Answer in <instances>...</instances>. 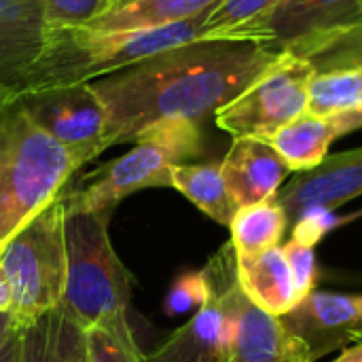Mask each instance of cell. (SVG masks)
I'll use <instances>...</instances> for the list:
<instances>
[{
  "instance_id": "1",
  "label": "cell",
  "mask_w": 362,
  "mask_h": 362,
  "mask_svg": "<svg viewBox=\"0 0 362 362\" xmlns=\"http://www.w3.org/2000/svg\"><path fill=\"white\" fill-rule=\"evenodd\" d=\"M276 57L255 40H193L89 81L108 115L106 148L134 142L161 119L214 117Z\"/></svg>"
},
{
  "instance_id": "2",
  "label": "cell",
  "mask_w": 362,
  "mask_h": 362,
  "mask_svg": "<svg viewBox=\"0 0 362 362\" xmlns=\"http://www.w3.org/2000/svg\"><path fill=\"white\" fill-rule=\"evenodd\" d=\"M83 163L25 112L19 93L0 89V248L59 199Z\"/></svg>"
},
{
  "instance_id": "3",
  "label": "cell",
  "mask_w": 362,
  "mask_h": 362,
  "mask_svg": "<svg viewBox=\"0 0 362 362\" xmlns=\"http://www.w3.org/2000/svg\"><path fill=\"white\" fill-rule=\"evenodd\" d=\"M108 214L66 212L64 308L85 331L102 329L138 348L127 322L132 276L108 238Z\"/></svg>"
},
{
  "instance_id": "4",
  "label": "cell",
  "mask_w": 362,
  "mask_h": 362,
  "mask_svg": "<svg viewBox=\"0 0 362 362\" xmlns=\"http://www.w3.org/2000/svg\"><path fill=\"white\" fill-rule=\"evenodd\" d=\"M206 17L199 15L159 28L117 32L89 28L49 30L45 49L28 70L17 93L51 85L89 83L159 51L202 40Z\"/></svg>"
},
{
  "instance_id": "5",
  "label": "cell",
  "mask_w": 362,
  "mask_h": 362,
  "mask_svg": "<svg viewBox=\"0 0 362 362\" xmlns=\"http://www.w3.org/2000/svg\"><path fill=\"white\" fill-rule=\"evenodd\" d=\"M64 195L28 221L0 248V269L17 325L30 322L62 303L66 286Z\"/></svg>"
},
{
  "instance_id": "6",
  "label": "cell",
  "mask_w": 362,
  "mask_h": 362,
  "mask_svg": "<svg viewBox=\"0 0 362 362\" xmlns=\"http://www.w3.org/2000/svg\"><path fill=\"white\" fill-rule=\"evenodd\" d=\"M314 74L308 59L291 51L278 53L235 100L214 115L216 125L233 138L269 140L280 127L308 112V85Z\"/></svg>"
},
{
  "instance_id": "7",
  "label": "cell",
  "mask_w": 362,
  "mask_h": 362,
  "mask_svg": "<svg viewBox=\"0 0 362 362\" xmlns=\"http://www.w3.org/2000/svg\"><path fill=\"white\" fill-rule=\"evenodd\" d=\"M214 288L231 305L235 329L227 362H314L310 346L293 335L284 322L257 308L242 291L233 244H227L206 267Z\"/></svg>"
},
{
  "instance_id": "8",
  "label": "cell",
  "mask_w": 362,
  "mask_h": 362,
  "mask_svg": "<svg viewBox=\"0 0 362 362\" xmlns=\"http://www.w3.org/2000/svg\"><path fill=\"white\" fill-rule=\"evenodd\" d=\"M19 98L30 119L83 165L106 151L108 115L89 83L40 87Z\"/></svg>"
},
{
  "instance_id": "9",
  "label": "cell",
  "mask_w": 362,
  "mask_h": 362,
  "mask_svg": "<svg viewBox=\"0 0 362 362\" xmlns=\"http://www.w3.org/2000/svg\"><path fill=\"white\" fill-rule=\"evenodd\" d=\"M178 163V157L165 146L153 140H136L132 151L87 174L78 187H68L66 212L110 216L125 197L142 189L172 187V168Z\"/></svg>"
},
{
  "instance_id": "10",
  "label": "cell",
  "mask_w": 362,
  "mask_h": 362,
  "mask_svg": "<svg viewBox=\"0 0 362 362\" xmlns=\"http://www.w3.org/2000/svg\"><path fill=\"white\" fill-rule=\"evenodd\" d=\"M362 21V0H280L263 19L240 32L274 53L297 51L308 42Z\"/></svg>"
},
{
  "instance_id": "11",
  "label": "cell",
  "mask_w": 362,
  "mask_h": 362,
  "mask_svg": "<svg viewBox=\"0 0 362 362\" xmlns=\"http://www.w3.org/2000/svg\"><path fill=\"white\" fill-rule=\"evenodd\" d=\"M362 195V146L327 155V159L297 176L276 193L288 223H297L308 212H331Z\"/></svg>"
},
{
  "instance_id": "12",
  "label": "cell",
  "mask_w": 362,
  "mask_h": 362,
  "mask_svg": "<svg viewBox=\"0 0 362 362\" xmlns=\"http://www.w3.org/2000/svg\"><path fill=\"white\" fill-rule=\"evenodd\" d=\"M280 320L310 346L316 361L348 341H362V295L312 291Z\"/></svg>"
},
{
  "instance_id": "13",
  "label": "cell",
  "mask_w": 362,
  "mask_h": 362,
  "mask_svg": "<svg viewBox=\"0 0 362 362\" xmlns=\"http://www.w3.org/2000/svg\"><path fill=\"white\" fill-rule=\"evenodd\" d=\"M221 172L238 208H248L274 199L291 168L267 140L240 136L233 138Z\"/></svg>"
},
{
  "instance_id": "14",
  "label": "cell",
  "mask_w": 362,
  "mask_h": 362,
  "mask_svg": "<svg viewBox=\"0 0 362 362\" xmlns=\"http://www.w3.org/2000/svg\"><path fill=\"white\" fill-rule=\"evenodd\" d=\"M47 34L42 0H0V89L19 91Z\"/></svg>"
},
{
  "instance_id": "15",
  "label": "cell",
  "mask_w": 362,
  "mask_h": 362,
  "mask_svg": "<svg viewBox=\"0 0 362 362\" xmlns=\"http://www.w3.org/2000/svg\"><path fill=\"white\" fill-rule=\"evenodd\" d=\"M238 282L244 295L263 312L282 318L297 305V295L282 248L235 257Z\"/></svg>"
},
{
  "instance_id": "16",
  "label": "cell",
  "mask_w": 362,
  "mask_h": 362,
  "mask_svg": "<svg viewBox=\"0 0 362 362\" xmlns=\"http://www.w3.org/2000/svg\"><path fill=\"white\" fill-rule=\"evenodd\" d=\"M19 327L23 337L21 362H91L87 331L59 305Z\"/></svg>"
},
{
  "instance_id": "17",
  "label": "cell",
  "mask_w": 362,
  "mask_h": 362,
  "mask_svg": "<svg viewBox=\"0 0 362 362\" xmlns=\"http://www.w3.org/2000/svg\"><path fill=\"white\" fill-rule=\"evenodd\" d=\"M223 0H110V4L85 28L117 32L159 28L208 15Z\"/></svg>"
},
{
  "instance_id": "18",
  "label": "cell",
  "mask_w": 362,
  "mask_h": 362,
  "mask_svg": "<svg viewBox=\"0 0 362 362\" xmlns=\"http://www.w3.org/2000/svg\"><path fill=\"white\" fill-rule=\"evenodd\" d=\"M333 140H337L333 119L305 112L280 127L267 142L286 161L291 172H308L327 159Z\"/></svg>"
},
{
  "instance_id": "19",
  "label": "cell",
  "mask_w": 362,
  "mask_h": 362,
  "mask_svg": "<svg viewBox=\"0 0 362 362\" xmlns=\"http://www.w3.org/2000/svg\"><path fill=\"white\" fill-rule=\"evenodd\" d=\"M172 187L225 227L240 210L225 185L221 163H178L172 168Z\"/></svg>"
},
{
  "instance_id": "20",
  "label": "cell",
  "mask_w": 362,
  "mask_h": 362,
  "mask_svg": "<svg viewBox=\"0 0 362 362\" xmlns=\"http://www.w3.org/2000/svg\"><path fill=\"white\" fill-rule=\"evenodd\" d=\"M286 227V212L276 197L263 204L240 208L229 225L235 257H250L269 248H278Z\"/></svg>"
},
{
  "instance_id": "21",
  "label": "cell",
  "mask_w": 362,
  "mask_h": 362,
  "mask_svg": "<svg viewBox=\"0 0 362 362\" xmlns=\"http://www.w3.org/2000/svg\"><path fill=\"white\" fill-rule=\"evenodd\" d=\"M362 106V68L316 72L308 85V112L335 117Z\"/></svg>"
},
{
  "instance_id": "22",
  "label": "cell",
  "mask_w": 362,
  "mask_h": 362,
  "mask_svg": "<svg viewBox=\"0 0 362 362\" xmlns=\"http://www.w3.org/2000/svg\"><path fill=\"white\" fill-rule=\"evenodd\" d=\"M291 53L308 59L316 72L362 68V21L308 42Z\"/></svg>"
},
{
  "instance_id": "23",
  "label": "cell",
  "mask_w": 362,
  "mask_h": 362,
  "mask_svg": "<svg viewBox=\"0 0 362 362\" xmlns=\"http://www.w3.org/2000/svg\"><path fill=\"white\" fill-rule=\"evenodd\" d=\"M280 0H223L212 8L202 28V40L238 38L242 30L263 19Z\"/></svg>"
},
{
  "instance_id": "24",
  "label": "cell",
  "mask_w": 362,
  "mask_h": 362,
  "mask_svg": "<svg viewBox=\"0 0 362 362\" xmlns=\"http://www.w3.org/2000/svg\"><path fill=\"white\" fill-rule=\"evenodd\" d=\"M144 362H227V354L199 341L187 322Z\"/></svg>"
},
{
  "instance_id": "25",
  "label": "cell",
  "mask_w": 362,
  "mask_h": 362,
  "mask_svg": "<svg viewBox=\"0 0 362 362\" xmlns=\"http://www.w3.org/2000/svg\"><path fill=\"white\" fill-rule=\"evenodd\" d=\"M212 295L210 276L206 269L182 274L165 297V314L168 316H182L187 312H197Z\"/></svg>"
},
{
  "instance_id": "26",
  "label": "cell",
  "mask_w": 362,
  "mask_h": 362,
  "mask_svg": "<svg viewBox=\"0 0 362 362\" xmlns=\"http://www.w3.org/2000/svg\"><path fill=\"white\" fill-rule=\"evenodd\" d=\"M108 4L110 0H42L45 23L49 30L85 28Z\"/></svg>"
},
{
  "instance_id": "27",
  "label": "cell",
  "mask_w": 362,
  "mask_h": 362,
  "mask_svg": "<svg viewBox=\"0 0 362 362\" xmlns=\"http://www.w3.org/2000/svg\"><path fill=\"white\" fill-rule=\"evenodd\" d=\"M87 346L91 362H144L140 348H127L102 329H87Z\"/></svg>"
},
{
  "instance_id": "28",
  "label": "cell",
  "mask_w": 362,
  "mask_h": 362,
  "mask_svg": "<svg viewBox=\"0 0 362 362\" xmlns=\"http://www.w3.org/2000/svg\"><path fill=\"white\" fill-rule=\"evenodd\" d=\"M21 361H23V337H21V327L15 325L0 341V362Z\"/></svg>"
},
{
  "instance_id": "29",
  "label": "cell",
  "mask_w": 362,
  "mask_h": 362,
  "mask_svg": "<svg viewBox=\"0 0 362 362\" xmlns=\"http://www.w3.org/2000/svg\"><path fill=\"white\" fill-rule=\"evenodd\" d=\"M331 119H333L337 138H341V136H346V134H352V132H356V129H361L362 127V106L350 110V112L335 115V117H331Z\"/></svg>"
},
{
  "instance_id": "30",
  "label": "cell",
  "mask_w": 362,
  "mask_h": 362,
  "mask_svg": "<svg viewBox=\"0 0 362 362\" xmlns=\"http://www.w3.org/2000/svg\"><path fill=\"white\" fill-rule=\"evenodd\" d=\"M335 362H362V341L354 344L352 348H346Z\"/></svg>"
},
{
  "instance_id": "31",
  "label": "cell",
  "mask_w": 362,
  "mask_h": 362,
  "mask_svg": "<svg viewBox=\"0 0 362 362\" xmlns=\"http://www.w3.org/2000/svg\"><path fill=\"white\" fill-rule=\"evenodd\" d=\"M15 325H17V320H15V316H13V312H11V310L0 312V341L6 337V333H8Z\"/></svg>"
},
{
  "instance_id": "32",
  "label": "cell",
  "mask_w": 362,
  "mask_h": 362,
  "mask_svg": "<svg viewBox=\"0 0 362 362\" xmlns=\"http://www.w3.org/2000/svg\"><path fill=\"white\" fill-rule=\"evenodd\" d=\"M6 310H11V293H8L4 274L0 269V312H6Z\"/></svg>"
}]
</instances>
